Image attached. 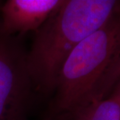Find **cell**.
I'll return each mask as SVG.
<instances>
[{
	"instance_id": "cell-1",
	"label": "cell",
	"mask_w": 120,
	"mask_h": 120,
	"mask_svg": "<svg viewBox=\"0 0 120 120\" xmlns=\"http://www.w3.org/2000/svg\"><path fill=\"white\" fill-rule=\"evenodd\" d=\"M120 10V1L63 0L37 30L26 58L30 76L43 87L54 88L65 58L81 41Z\"/></svg>"
},
{
	"instance_id": "cell-2",
	"label": "cell",
	"mask_w": 120,
	"mask_h": 120,
	"mask_svg": "<svg viewBox=\"0 0 120 120\" xmlns=\"http://www.w3.org/2000/svg\"><path fill=\"white\" fill-rule=\"evenodd\" d=\"M120 50V10L81 41L65 58L54 85L55 109L72 115Z\"/></svg>"
},
{
	"instance_id": "cell-3",
	"label": "cell",
	"mask_w": 120,
	"mask_h": 120,
	"mask_svg": "<svg viewBox=\"0 0 120 120\" xmlns=\"http://www.w3.org/2000/svg\"><path fill=\"white\" fill-rule=\"evenodd\" d=\"M30 78L26 58L6 40L0 39V120H19Z\"/></svg>"
},
{
	"instance_id": "cell-4",
	"label": "cell",
	"mask_w": 120,
	"mask_h": 120,
	"mask_svg": "<svg viewBox=\"0 0 120 120\" xmlns=\"http://www.w3.org/2000/svg\"><path fill=\"white\" fill-rule=\"evenodd\" d=\"M63 0H9L2 6V30L6 34L37 30Z\"/></svg>"
},
{
	"instance_id": "cell-5",
	"label": "cell",
	"mask_w": 120,
	"mask_h": 120,
	"mask_svg": "<svg viewBox=\"0 0 120 120\" xmlns=\"http://www.w3.org/2000/svg\"><path fill=\"white\" fill-rule=\"evenodd\" d=\"M74 120H120V84L108 98L79 109Z\"/></svg>"
},
{
	"instance_id": "cell-6",
	"label": "cell",
	"mask_w": 120,
	"mask_h": 120,
	"mask_svg": "<svg viewBox=\"0 0 120 120\" xmlns=\"http://www.w3.org/2000/svg\"><path fill=\"white\" fill-rule=\"evenodd\" d=\"M120 84V50L115 55L111 63L94 87L89 94L83 106L84 108L89 104L96 103L107 98L112 91ZM80 108V109H81ZM79 110V109H78ZM77 112V111H76Z\"/></svg>"
}]
</instances>
